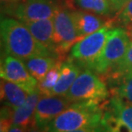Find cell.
<instances>
[{
  "mask_svg": "<svg viewBox=\"0 0 132 132\" xmlns=\"http://www.w3.org/2000/svg\"><path fill=\"white\" fill-rule=\"evenodd\" d=\"M0 32L5 55H12L22 61L36 56L56 57L36 40L30 30L21 21L11 17H2Z\"/></svg>",
  "mask_w": 132,
  "mask_h": 132,
  "instance_id": "6da1fadb",
  "label": "cell"
},
{
  "mask_svg": "<svg viewBox=\"0 0 132 132\" xmlns=\"http://www.w3.org/2000/svg\"><path fill=\"white\" fill-rule=\"evenodd\" d=\"M103 106L91 102H73L49 123L46 132H66L101 125Z\"/></svg>",
  "mask_w": 132,
  "mask_h": 132,
  "instance_id": "7a4b0ae2",
  "label": "cell"
},
{
  "mask_svg": "<svg viewBox=\"0 0 132 132\" xmlns=\"http://www.w3.org/2000/svg\"><path fill=\"white\" fill-rule=\"evenodd\" d=\"M130 40L125 29L121 27L110 29L101 52L89 70L105 76L125 55Z\"/></svg>",
  "mask_w": 132,
  "mask_h": 132,
  "instance_id": "3957f363",
  "label": "cell"
},
{
  "mask_svg": "<svg viewBox=\"0 0 132 132\" xmlns=\"http://www.w3.org/2000/svg\"><path fill=\"white\" fill-rule=\"evenodd\" d=\"M64 96L72 102H91L100 104L109 97V90L106 83L97 73L89 69H84Z\"/></svg>",
  "mask_w": 132,
  "mask_h": 132,
  "instance_id": "277c9868",
  "label": "cell"
},
{
  "mask_svg": "<svg viewBox=\"0 0 132 132\" xmlns=\"http://www.w3.org/2000/svg\"><path fill=\"white\" fill-rule=\"evenodd\" d=\"M53 22V41L55 44V51L58 57L63 60L64 55L70 50H71L73 45L81 38L78 35L75 27L72 10H70L67 6L57 5Z\"/></svg>",
  "mask_w": 132,
  "mask_h": 132,
  "instance_id": "5b68a950",
  "label": "cell"
},
{
  "mask_svg": "<svg viewBox=\"0 0 132 132\" xmlns=\"http://www.w3.org/2000/svg\"><path fill=\"white\" fill-rule=\"evenodd\" d=\"M112 28V23L109 21L102 28L77 42L71 48L69 59L75 61L82 69H90L101 52Z\"/></svg>",
  "mask_w": 132,
  "mask_h": 132,
  "instance_id": "8992f818",
  "label": "cell"
},
{
  "mask_svg": "<svg viewBox=\"0 0 132 132\" xmlns=\"http://www.w3.org/2000/svg\"><path fill=\"white\" fill-rule=\"evenodd\" d=\"M102 106L104 132H132V105L114 95Z\"/></svg>",
  "mask_w": 132,
  "mask_h": 132,
  "instance_id": "52a82bcc",
  "label": "cell"
},
{
  "mask_svg": "<svg viewBox=\"0 0 132 132\" xmlns=\"http://www.w3.org/2000/svg\"><path fill=\"white\" fill-rule=\"evenodd\" d=\"M57 4L52 0H22L4 8V12L21 21H35L54 17Z\"/></svg>",
  "mask_w": 132,
  "mask_h": 132,
  "instance_id": "ba28073f",
  "label": "cell"
},
{
  "mask_svg": "<svg viewBox=\"0 0 132 132\" xmlns=\"http://www.w3.org/2000/svg\"><path fill=\"white\" fill-rule=\"evenodd\" d=\"M1 78L10 81L24 89L27 93L38 89V81L27 71L24 61L10 55H5L1 61Z\"/></svg>",
  "mask_w": 132,
  "mask_h": 132,
  "instance_id": "9c48e42d",
  "label": "cell"
},
{
  "mask_svg": "<svg viewBox=\"0 0 132 132\" xmlns=\"http://www.w3.org/2000/svg\"><path fill=\"white\" fill-rule=\"evenodd\" d=\"M72 103L65 96L41 95L35 109L33 125L46 130L49 123Z\"/></svg>",
  "mask_w": 132,
  "mask_h": 132,
  "instance_id": "30bf717a",
  "label": "cell"
},
{
  "mask_svg": "<svg viewBox=\"0 0 132 132\" xmlns=\"http://www.w3.org/2000/svg\"><path fill=\"white\" fill-rule=\"evenodd\" d=\"M72 15L78 35L81 38L95 32L109 22V21H105L102 17L98 16L99 15L83 10H72Z\"/></svg>",
  "mask_w": 132,
  "mask_h": 132,
  "instance_id": "8fae6325",
  "label": "cell"
},
{
  "mask_svg": "<svg viewBox=\"0 0 132 132\" xmlns=\"http://www.w3.org/2000/svg\"><path fill=\"white\" fill-rule=\"evenodd\" d=\"M30 30L31 33L39 43L41 44L47 50H49L56 57H58L55 51V44L53 41L54 32V22L52 19L40 20L35 21H22ZM59 59V58H58Z\"/></svg>",
  "mask_w": 132,
  "mask_h": 132,
  "instance_id": "7c38bea8",
  "label": "cell"
},
{
  "mask_svg": "<svg viewBox=\"0 0 132 132\" xmlns=\"http://www.w3.org/2000/svg\"><path fill=\"white\" fill-rule=\"evenodd\" d=\"M40 96L41 93L39 89L29 94L24 103L14 110L13 125L22 126L27 130L33 125L35 109Z\"/></svg>",
  "mask_w": 132,
  "mask_h": 132,
  "instance_id": "4fadbf2b",
  "label": "cell"
},
{
  "mask_svg": "<svg viewBox=\"0 0 132 132\" xmlns=\"http://www.w3.org/2000/svg\"><path fill=\"white\" fill-rule=\"evenodd\" d=\"M81 67L75 61L68 59L62 63L60 75L54 88L52 89L51 95H61L64 96L68 92L75 78L81 73Z\"/></svg>",
  "mask_w": 132,
  "mask_h": 132,
  "instance_id": "5bb4252c",
  "label": "cell"
},
{
  "mask_svg": "<svg viewBox=\"0 0 132 132\" xmlns=\"http://www.w3.org/2000/svg\"><path fill=\"white\" fill-rule=\"evenodd\" d=\"M29 93L15 83L1 79V101L4 105L9 106L13 110L21 106Z\"/></svg>",
  "mask_w": 132,
  "mask_h": 132,
  "instance_id": "9a60e30c",
  "label": "cell"
},
{
  "mask_svg": "<svg viewBox=\"0 0 132 132\" xmlns=\"http://www.w3.org/2000/svg\"><path fill=\"white\" fill-rule=\"evenodd\" d=\"M105 77L112 86L123 79L132 78V41L130 42L123 57L105 75Z\"/></svg>",
  "mask_w": 132,
  "mask_h": 132,
  "instance_id": "2e32d148",
  "label": "cell"
},
{
  "mask_svg": "<svg viewBox=\"0 0 132 132\" xmlns=\"http://www.w3.org/2000/svg\"><path fill=\"white\" fill-rule=\"evenodd\" d=\"M59 60L60 59L53 56H36L23 61L29 73L40 82Z\"/></svg>",
  "mask_w": 132,
  "mask_h": 132,
  "instance_id": "e0dca14e",
  "label": "cell"
},
{
  "mask_svg": "<svg viewBox=\"0 0 132 132\" xmlns=\"http://www.w3.org/2000/svg\"><path fill=\"white\" fill-rule=\"evenodd\" d=\"M81 10L100 16H109L114 11L110 0H75Z\"/></svg>",
  "mask_w": 132,
  "mask_h": 132,
  "instance_id": "ac0fdd59",
  "label": "cell"
},
{
  "mask_svg": "<svg viewBox=\"0 0 132 132\" xmlns=\"http://www.w3.org/2000/svg\"><path fill=\"white\" fill-rule=\"evenodd\" d=\"M62 60H59L53 66L42 79L38 82V89L41 95H51L52 89L57 84L60 75Z\"/></svg>",
  "mask_w": 132,
  "mask_h": 132,
  "instance_id": "d6986e66",
  "label": "cell"
},
{
  "mask_svg": "<svg viewBox=\"0 0 132 132\" xmlns=\"http://www.w3.org/2000/svg\"><path fill=\"white\" fill-rule=\"evenodd\" d=\"M112 86L115 95L132 105V78L123 79Z\"/></svg>",
  "mask_w": 132,
  "mask_h": 132,
  "instance_id": "ffe728a7",
  "label": "cell"
},
{
  "mask_svg": "<svg viewBox=\"0 0 132 132\" xmlns=\"http://www.w3.org/2000/svg\"><path fill=\"white\" fill-rule=\"evenodd\" d=\"M14 110L9 106L4 105L1 108L0 116V132H8L13 125Z\"/></svg>",
  "mask_w": 132,
  "mask_h": 132,
  "instance_id": "44dd1931",
  "label": "cell"
},
{
  "mask_svg": "<svg viewBox=\"0 0 132 132\" xmlns=\"http://www.w3.org/2000/svg\"><path fill=\"white\" fill-rule=\"evenodd\" d=\"M117 20L123 25L132 24V0H130L121 10L117 15Z\"/></svg>",
  "mask_w": 132,
  "mask_h": 132,
  "instance_id": "7402d4cb",
  "label": "cell"
},
{
  "mask_svg": "<svg viewBox=\"0 0 132 132\" xmlns=\"http://www.w3.org/2000/svg\"><path fill=\"white\" fill-rule=\"evenodd\" d=\"M114 11H119L130 0H110Z\"/></svg>",
  "mask_w": 132,
  "mask_h": 132,
  "instance_id": "603a6c76",
  "label": "cell"
},
{
  "mask_svg": "<svg viewBox=\"0 0 132 132\" xmlns=\"http://www.w3.org/2000/svg\"><path fill=\"white\" fill-rule=\"evenodd\" d=\"M66 132H104V129L102 127V125H100L97 126V127L83 128V129H79V130L66 131Z\"/></svg>",
  "mask_w": 132,
  "mask_h": 132,
  "instance_id": "cb8c5ba5",
  "label": "cell"
},
{
  "mask_svg": "<svg viewBox=\"0 0 132 132\" xmlns=\"http://www.w3.org/2000/svg\"><path fill=\"white\" fill-rule=\"evenodd\" d=\"M22 0H1V4L3 7H9V6H12V5H15L18 3L22 2Z\"/></svg>",
  "mask_w": 132,
  "mask_h": 132,
  "instance_id": "d4e9b609",
  "label": "cell"
},
{
  "mask_svg": "<svg viewBox=\"0 0 132 132\" xmlns=\"http://www.w3.org/2000/svg\"><path fill=\"white\" fill-rule=\"evenodd\" d=\"M8 132H27V129L22 127V126L13 125L12 127L10 129V130Z\"/></svg>",
  "mask_w": 132,
  "mask_h": 132,
  "instance_id": "484cf974",
  "label": "cell"
},
{
  "mask_svg": "<svg viewBox=\"0 0 132 132\" xmlns=\"http://www.w3.org/2000/svg\"><path fill=\"white\" fill-rule=\"evenodd\" d=\"M27 132H46V130H43V129H40V128L36 127L34 125H32L27 129Z\"/></svg>",
  "mask_w": 132,
  "mask_h": 132,
  "instance_id": "4316f807",
  "label": "cell"
},
{
  "mask_svg": "<svg viewBox=\"0 0 132 132\" xmlns=\"http://www.w3.org/2000/svg\"><path fill=\"white\" fill-rule=\"evenodd\" d=\"M129 31H128V34H129V37H130V39L132 41V24L129 25Z\"/></svg>",
  "mask_w": 132,
  "mask_h": 132,
  "instance_id": "83f0119b",
  "label": "cell"
}]
</instances>
